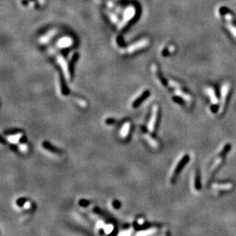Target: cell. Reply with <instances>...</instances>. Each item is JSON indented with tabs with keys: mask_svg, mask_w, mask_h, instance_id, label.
<instances>
[{
	"mask_svg": "<svg viewBox=\"0 0 236 236\" xmlns=\"http://www.w3.org/2000/svg\"><path fill=\"white\" fill-rule=\"evenodd\" d=\"M230 148H231L230 144H226V145L224 147H223L222 150L221 151V153H220L218 155V157H216V159H215V160L214 161V163H212V166H211V169H210V172H211V173H212V177H213V175H214V173H215V171H216L217 169L219 168V166L222 165V163L223 160H224L225 157H226V154L228 153V152L230 150Z\"/></svg>",
	"mask_w": 236,
	"mask_h": 236,
	"instance_id": "1",
	"label": "cell"
},
{
	"mask_svg": "<svg viewBox=\"0 0 236 236\" xmlns=\"http://www.w3.org/2000/svg\"><path fill=\"white\" fill-rule=\"evenodd\" d=\"M189 160H190V157H189L188 155L184 156V157L180 159L179 163H177V165H176V167H175L173 173V175H172L171 179H170V181H171L172 182H174V181L176 180V178L179 176V174L180 173V172L182 171V169H184V166L188 163Z\"/></svg>",
	"mask_w": 236,
	"mask_h": 236,
	"instance_id": "2",
	"label": "cell"
},
{
	"mask_svg": "<svg viewBox=\"0 0 236 236\" xmlns=\"http://www.w3.org/2000/svg\"><path fill=\"white\" fill-rule=\"evenodd\" d=\"M234 185L232 182H220L214 183L212 185V188L213 189L216 190L218 192H227L230 191L233 189Z\"/></svg>",
	"mask_w": 236,
	"mask_h": 236,
	"instance_id": "3",
	"label": "cell"
},
{
	"mask_svg": "<svg viewBox=\"0 0 236 236\" xmlns=\"http://www.w3.org/2000/svg\"><path fill=\"white\" fill-rule=\"evenodd\" d=\"M229 90H230V84L229 83H225L224 84L222 87V91H221V108H220V111L222 112V111L224 110L225 104L226 103V100H227V97L228 94H229Z\"/></svg>",
	"mask_w": 236,
	"mask_h": 236,
	"instance_id": "4",
	"label": "cell"
},
{
	"mask_svg": "<svg viewBox=\"0 0 236 236\" xmlns=\"http://www.w3.org/2000/svg\"><path fill=\"white\" fill-rule=\"evenodd\" d=\"M157 114H158V108L157 106H154L152 109V114H151V120H150L149 124H148V129L151 132L154 131L156 122H157Z\"/></svg>",
	"mask_w": 236,
	"mask_h": 236,
	"instance_id": "5",
	"label": "cell"
},
{
	"mask_svg": "<svg viewBox=\"0 0 236 236\" xmlns=\"http://www.w3.org/2000/svg\"><path fill=\"white\" fill-rule=\"evenodd\" d=\"M136 13V10L134 6H129V8L126 9L124 12V18L126 22H129L132 20V18L135 17Z\"/></svg>",
	"mask_w": 236,
	"mask_h": 236,
	"instance_id": "6",
	"label": "cell"
},
{
	"mask_svg": "<svg viewBox=\"0 0 236 236\" xmlns=\"http://www.w3.org/2000/svg\"><path fill=\"white\" fill-rule=\"evenodd\" d=\"M206 92L207 93L208 95L209 96V98H210V100L212 103V104L216 105L217 104H218L219 100L218 98H217L216 95H215V91H214V89L212 88V87H208L206 89Z\"/></svg>",
	"mask_w": 236,
	"mask_h": 236,
	"instance_id": "7",
	"label": "cell"
},
{
	"mask_svg": "<svg viewBox=\"0 0 236 236\" xmlns=\"http://www.w3.org/2000/svg\"><path fill=\"white\" fill-rule=\"evenodd\" d=\"M148 95H149V91H145V92L142 93L140 96H138V97H137L135 100H134V101L132 102V107H133V108H136V107L138 106L146 97H148Z\"/></svg>",
	"mask_w": 236,
	"mask_h": 236,
	"instance_id": "8",
	"label": "cell"
},
{
	"mask_svg": "<svg viewBox=\"0 0 236 236\" xmlns=\"http://www.w3.org/2000/svg\"><path fill=\"white\" fill-rule=\"evenodd\" d=\"M194 187L197 191L202 189V184H201V179L200 175H199V172L198 170L195 171L194 174Z\"/></svg>",
	"mask_w": 236,
	"mask_h": 236,
	"instance_id": "9",
	"label": "cell"
},
{
	"mask_svg": "<svg viewBox=\"0 0 236 236\" xmlns=\"http://www.w3.org/2000/svg\"><path fill=\"white\" fill-rule=\"evenodd\" d=\"M72 45V39L69 37H64L58 42V46L60 48H67Z\"/></svg>",
	"mask_w": 236,
	"mask_h": 236,
	"instance_id": "10",
	"label": "cell"
},
{
	"mask_svg": "<svg viewBox=\"0 0 236 236\" xmlns=\"http://www.w3.org/2000/svg\"><path fill=\"white\" fill-rule=\"evenodd\" d=\"M175 94L177 96H179V97H182L183 100L184 99V100H187V101H191V97H190V95H188V94H185L184 92H183L180 88H177L175 91Z\"/></svg>",
	"mask_w": 236,
	"mask_h": 236,
	"instance_id": "11",
	"label": "cell"
},
{
	"mask_svg": "<svg viewBox=\"0 0 236 236\" xmlns=\"http://www.w3.org/2000/svg\"><path fill=\"white\" fill-rule=\"evenodd\" d=\"M155 231H156L155 229H145V230H142L137 232L136 236H149L152 235V233L155 232Z\"/></svg>",
	"mask_w": 236,
	"mask_h": 236,
	"instance_id": "12",
	"label": "cell"
},
{
	"mask_svg": "<svg viewBox=\"0 0 236 236\" xmlns=\"http://www.w3.org/2000/svg\"><path fill=\"white\" fill-rule=\"evenodd\" d=\"M129 130H130V124L129 123H126L123 127L122 128V131H121V136L122 137H126L129 133Z\"/></svg>",
	"mask_w": 236,
	"mask_h": 236,
	"instance_id": "13",
	"label": "cell"
},
{
	"mask_svg": "<svg viewBox=\"0 0 236 236\" xmlns=\"http://www.w3.org/2000/svg\"><path fill=\"white\" fill-rule=\"evenodd\" d=\"M21 138V134H15V135H12V136H9V137L8 138V140H9L10 143H12V144H16V143L19 142Z\"/></svg>",
	"mask_w": 236,
	"mask_h": 236,
	"instance_id": "14",
	"label": "cell"
},
{
	"mask_svg": "<svg viewBox=\"0 0 236 236\" xmlns=\"http://www.w3.org/2000/svg\"><path fill=\"white\" fill-rule=\"evenodd\" d=\"M103 230H104L105 233L106 235H109V234L112 233L114 230V226L112 224H107L105 225L104 227H103Z\"/></svg>",
	"mask_w": 236,
	"mask_h": 236,
	"instance_id": "15",
	"label": "cell"
},
{
	"mask_svg": "<svg viewBox=\"0 0 236 236\" xmlns=\"http://www.w3.org/2000/svg\"><path fill=\"white\" fill-rule=\"evenodd\" d=\"M227 28H228V29L229 30V31L232 33V35H233L234 37H235L236 39V27L235 26H234V25H232L231 22H228Z\"/></svg>",
	"mask_w": 236,
	"mask_h": 236,
	"instance_id": "16",
	"label": "cell"
},
{
	"mask_svg": "<svg viewBox=\"0 0 236 236\" xmlns=\"http://www.w3.org/2000/svg\"><path fill=\"white\" fill-rule=\"evenodd\" d=\"M132 234V229H127V230L122 231L119 233L118 236H131Z\"/></svg>",
	"mask_w": 236,
	"mask_h": 236,
	"instance_id": "17",
	"label": "cell"
},
{
	"mask_svg": "<svg viewBox=\"0 0 236 236\" xmlns=\"http://www.w3.org/2000/svg\"><path fill=\"white\" fill-rule=\"evenodd\" d=\"M137 223L139 225V226H142V225H143L144 223H145V222H144V220L142 219V218H139V219L137 220Z\"/></svg>",
	"mask_w": 236,
	"mask_h": 236,
	"instance_id": "18",
	"label": "cell"
}]
</instances>
